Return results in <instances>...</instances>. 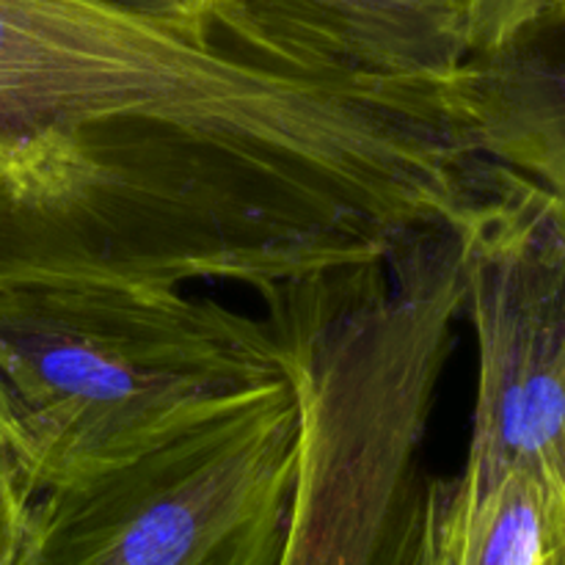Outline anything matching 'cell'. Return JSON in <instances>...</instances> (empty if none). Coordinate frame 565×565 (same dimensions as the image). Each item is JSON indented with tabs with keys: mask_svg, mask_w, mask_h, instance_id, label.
I'll list each match as a JSON object with an SVG mask.
<instances>
[{
	"mask_svg": "<svg viewBox=\"0 0 565 565\" xmlns=\"http://www.w3.org/2000/svg\"><path fill=\"white\" fill-rule=\"evenodd\" d=\"M461 301L458 226H450L265 309L298 414L296 486L276 565L403 563Z\"/></svg>",
	"mask_w": 565,
	"mask_h": 565,
	"instance_id": "cell-1",
	"label": "cell"
},
{
	"mask_svg": "<svg viewBox=\"0 0 565 565\" xmlns=\"http://www.w3.org/2000/svg\"><path fill=\"white\" fill-rule=\"evenodd\" d=\"M279 379L270 318L188 287L0 281V456L25 497L132 461Z\"/></svg>",
	"mask_w": 565,
	"mask_h": 565,
	"instance_id": "cell-2",
	"label": "cell"
},
{
	"mask_svg": "<svg viewBox=\"0 0 565 565\" xmlns=\"http://www.w3.org/2000/svg\"><path fill=\"white\" fill-rule=\"evenodd\" d=\"M298 414L270 381L114 469L28 497L11 565H276Z\"/></svg>",
	"mask_w": 565,
	"mask_h": 565,
	"instance_id": "cell-3",
	"label": "cell"
},
{
	"mask_svg": "<svg viewBox=\"0 0 565 565\" xmlns=\"http://www.w3.org/2000/svg\"><path fill=\"white\" fill-rule=\"evenodd\" d=\"M463 320L478 348L463 472H530L565 500V224L505 166L458 224Z\"/></svg>",
	"mask_w": 565,
	"mask_h": 565,
	"instance_id": "cell-4",
	"label": "cell"
},
{
	"mask_svg": "<svg viewBox=\"0 0 565 565\" xmlns=\"http://www.w3.org/2000/svg\"><path fill=\"white\" fill-rule=\"evenodd\" d=\"M550 0H213L207 22L268 58L397 81H458Z\"/></svg>",
	"mask_w": 565,
	"mask_h": 565,
	"instance_id": "cell-5",
	"label": "cell"
},
{
	"mask_svg": "<svg viewBox=\"0 0 565 565\" xmlns=\"http://www.w3.org/2000/svg\"><path fill=\"white\" fill-rule=\"evenodd\" d=\"M483 158L550 196L565 224V14L546 9L461 75Z\"/></svg>",
	"mask_w": 565,
	"mask_h": 565,
	"instance_id": "cell-6",
	"label": "cell"
},
{
	"mask_svg": "<svg viewBox=\"0 0 565 565\" xmlns=\"http://www.w3.org/2000/svg\"><path fill=\"white\" fill-rule=\"evenodd\" d=\"M25 502L28 497L22 494L9 463L0 456V565H11V561H14V546L17 535H20Z\"/></svg>",
	"mask_w": 565,
	"mask_h": 565,
	"instance_id": "cell-7",
	"label": "cell"
},
{
	"mask_svg": "<svg viewBox=\"0 0 565 565\" xmlns=\"http://www.w3.org/2000/svg\"><path fill=\"white\" fill-rule=\"evenodd\" d=\"M116 9L136 11V14L154 17V20L188 22V25H210V6L213 0H103Z\"/></svg>",
	"mask_w": 565,
	"mask_h": 565,
	"instance_id": "cell-8",
	"label": "cell"
},
{
	"mask_svg": "<svg viewBox=\"0 0 565 565\" xmlns=\"http://www.w3.org/2000/svg\"><path fill=\"white\" fill-rule=\"evenodd\" d=\"M401 565H447L445 544H441L439 527H436L434 511L428 505V497L423 494V508H419L417 524L408 539L406 555Z\"/></svg>",
	"mask_w": 565,
	"mask_h": 565,
	"instance_id": "cell-9",
	"label": "cell"
},
{
	"mask_svg": "<svg viewBox=\"0 0 565 565\" xmlns=\"http://www.w3.org/2000/svg\"><path fill=\"white\" fill-rule=\"evenodd\" d=\"M550 11H555V14H565V0H550Z\"/></svg>",
	"mask_w": 565,
	"mask_h": 565,
	"instance_id": "cell-10",
	"label": "cell"
},
{
	"mask_svg": "<svg viewBox=\"0 0 565 565\" xmlns=\"http://www.w3.org/2000/svg\"><path fill=\"white\" fill-rule=\"evenodd\" d=\"M563 550H565V544H563ZM563 550H561V555H557V557H555V561H552V563H550V565H561V557H563Z\"/></svg>",
	"mask_w": 565,
	"mask_h": 565,
	"instance_id": "cell-11",
	"label": "cell"
},
{
	"mask_svg": "<svg viewBox=\"0 0 565 565\" xmlns=\"http://www.w3.org/2000/svg\"><path fill=\"white\" fill-rule=\"evenodd\" d=\"M561 565H565V550H563V557H561Z\"/></svg>",
	"mask_w": 565,
	"mask_h": 565,
	"instance_id": "cell-12",
	"label": "cell"
}]
</instances>
